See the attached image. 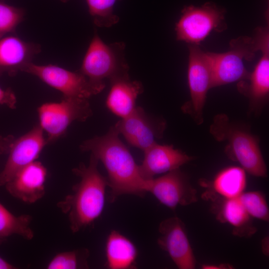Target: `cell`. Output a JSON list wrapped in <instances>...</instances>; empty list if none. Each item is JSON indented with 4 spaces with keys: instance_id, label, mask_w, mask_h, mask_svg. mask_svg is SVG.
I'll return each instance as SVG.
<instances>
[{
    "instance_id": "26",
    "label": "cell",
    "mask_w": 269,
    "mask_h": 269,
    "mask_svg": "<svg viewBox=\"0 0 269 269\" xmlns=\"http://www.w3.org/2000/svg\"><path fill=\"white\" fill-rule=\"evenodd\" d=\"M24 10L0 1V40L8 33L13 32L23 20Z\"/></svg>"
},
{
    "instance_id": "5",
    "label": "cell",
    "mask_w": 269,
    "mask_h": 269,
    "mask_svg": "<svg viewBox=\"0 0 269 269\" xmlns=\"http://www.w3.org/2000/svg\"><path fill=\"white\" fill-rule=\"evenodd\" d=\"M230 46L226 52H207L211 64V88L249 78L244 60L252 61L259 50L255 38L240 36L232 40Z\"/></svg>"
},
{
    "instance_id": "4",
    "label": "cell",
    "mask_w": 269,
    "mask_h": 269,
    "mask_svg": "<svg viewBox=\"0 0 269 269\" xmlns=\"http://www.w3.org/2000/svg\"><path fill=\"white\" fill-rule=\"evenodd\" d=\"M123 42L106 44L95 32L79 71L93 84L104 89V80L129 75Z\"/></svg>"
},
{
    "instance_id": "25",
    "label": "cell",
    "mask_w": 269,
    "mask_h": 269,
    "mask_svg": "<svg viewBox=\"0 0 269 269\" xmlns=\"http://www.w3.org/2000/svg\"><path fill=\"white\" fill-rule=\"evenodd\" d=\"M238 198L252 218L269 222V207L265 195L263 192L259 191H244Z\"/></svg>"
},
{
    "instance_id": "19",
    "label": "cell",
    "mask_w": 269,
    "mask_h": 269,
    "mask_svg": "<svg viewBox=\"0 0 269 269\" xmlns=\"http://www.w3.org/2000/svg\"><path fill=\"white\" fill-rule=\"evenodd\" d=\"M213 210L217 219L233 227V234L240 237H250L257 231L252 217L248 214L238 197H213Z\"/></svg>"
},
{
    "instance_id": "7",
    "label": "cell",
    "mask_w": 269,
    "mask_h": 269,
    "mask_svg": "<svg viewBox=\"0 0 269 269\" xmlns=\"http://www.w3.org/2000/svg\"><path fill=\"white\" fill-rule=\"evenodd\" d=\"M37 112L38 125L47 134V144L63 135L72 123L84 122L93 114L88 99L67 97L59 102L44 103Z\"/></svg>"
},
{
    "instance_id": "21",
    "label": "cell",
    "mask_w": 269,
    "mask_h": 269,
    "mask_svg": "<svg viewBox=\"0 0 269 269\" xmlns=\"http://www.w3.org/2000/svg\"><path fill=\"white\" fill-rule=\"evenodd\" d=\"M246 185L245 170L241 167L231 166L217 173L212 181L211 187L217 197L233 198L243 193Z\"/></svg>"
},
{
    "instance_id": "29",
    "label": "cell",
    "mask_w": 269,
    "mask_h": 269,
    "mask_svg": "<svg viewBox=\"0 0 269 269\" xmlns=\"http://www.w3.org/2000/svg\"><path fill=\"white\" fill-rule=\"evenodd\" d=\"M203 269H229L233 267L229 264H221L220 265L204 264L202 266Z\"/></svg>"
},
{
    "instance_id": "2",
    "label": "cell",
    "mask_w": 269,
    "mask_h": 269,
    "mask_svg": "<svg viewBox=\"0 0 269 269\" xmlns=\"http://www.w3.org/2000/svg\"><path fill=\"white\" fill-rule=\"evenodd\" d=\"M99 160L91 153L89 164L81 163L72 172L80 181L57 207L68 218L73 233L90 226L101 215L105 205L106 177L98 169Z\"/></svg>"
},
{
    "instance_id": "13",
    "label": "cell",
    "mask_w": 269,
    "mask_h": 269,
    "mask_svg": "<svg viewBox=\"0 0 269 269\" xmlns=\"http://www.w3.org/2000/svg\"><path fill=\"white\" fill-rule=\"evenodd\" d=\"M47 144L44 131L38 124L25 134L15 138L7 161L0 172V186H4L17 171L35 161Z\"/></svg>"
},
{
    "instance_id": "31",
    "label": "cell",
    "mask_w": 269,
    "mask_h": 269,
    "mask_svg": "<svg viewBox=\"0 0 269 269\" xmlns=\"http://www.w3.org/2000/svg\"><path fill=\"white\" fill-rule=\"evenodd\" d=\"M61 0L63 2H66L67 1H68V0Z\"/></svg>"
},
{
    "instance_id": "16",
    "label": "cell",
    "mask_w": 269,
    "mask_h": 269,
    "mask_svg": "<svg viewBox=\"0 0 269 269\" xmlns=\"http://www.w3.org/2000/svg\"><path fill=\"white\" fill-rule=\"evenodd\" d=\"M40 51L37 44L26 42L16 36L3 37L0 40V77L4 73L14 76L22 71Z\"/></svg>"
},
{
    "instance_id": "22",
    "label": "cell",
    "mask_w": 269,
    "mask_h": 269,
    "mask_svg": "<svg viewBox=\"0 0 269 269\" xmlns=\"http://www.w3.org/2000/svg\"><path fill=\"white\" fill-rule=\"evenodd\" d=\"M32 220L30 215H13L0 203V244L13 235H19L26 240H31L34 237L30 226Z\"/></svg>"
},
{
    "instance_id": "12",
    "label": "cell",
    "mask_w": 269,
    "mask_h": 269,
    "mask_svg": "<svg viewBox=\"0 0 269 269\" xmlns=\"http://www.w3.org/2000/svg\"><path fill=\"white\" fill-rule=\"evenodd\" d=\"M158 232L159 247L167 253L176 267L195 269L196 259L181 220L176 216L163 220L159 225Z\"/></svg>"
},
{
    "instance_id": "11",
    "label": "cell",
    "mask_w": 269,
    "mask_h": 269,
    "mask_svg": "<svg viewBox=\"0 0 269 269\" xmlns=\"http://www.w3.org/2000/svg\"><path fill=\"white\" fill-rule=\"evenodd\" d=\"M146 191L173 210L178 205H189L198 200L196 190L191 184L187 175L180 168L148 180Z\"/></svg>"
},
{
    "instance_id": "6",
    "label": "cell",
    "mask_w": 269,
    "mask_h": 269,
    "mask_svg": "<svg viewBox=\"0 0 269 269\" xmlns=\"http://www.w3.org/2000/svg\"><path fill=\"white\" fill-rule=\"evenodd\" d=\"M225 12L224 8L211 2L200 6H185L176 23V39L199 45L213 30L221 32L226 29Z\"/></svg>"
},
{
    "instance_id": "24",
    "label": "cell",
    "mask_w": 269,
    "mask_h": 269,
    "mask_svg": "<svg viewBox=\"0 0 269 269\" xmlns=\"http://www.w3.org/2000/svg\"><path fill=\"white\" fill-rule=\"evenodd\" d=\"M117 0H86L89 13L96 26L110 27L119 22V16L114 13V6Z\"/></svg>"
},
{
    "instance_id": "10",
    "label": "cell",
    "mask_w": 269,
    "mask_h": 269,
    "mask_svg": "<svg viewBox=\"0 0 269 269\" xmlns=\"http://www.w3.org/2000/svg\"><path fill=\"white\" fill-rule=\"evenodd\" d=\"M114 126L129 144L143 151L162 137L166 123L162 119L148 115L141 107L136 106Z\"/></svg>"
},
{
    "instance_id": "27",
    "label": "cell",
    "mask_w": 269,
    "mask_h": 269,
    "mask_svg": "<svg viewBox=\"0 0 269 269\" xmlns=\"http://www.w3.org/2000/svg\"><path fill=\"white\" fill-rule=\"evenodd\" d=\"M16 98L10 88L3 89L0 87V105H5L11 109L16 107Z\"/></svg>"
},
{
    "instance_id": "15",
    "label": "cell",
    "mask_w": 269,
    "mask_h": 269,
    "mask_svg": "<svg viewBox=\"0 0 269 269\" xmlns=\"http://www.w3.org/2000/svg\"><path fill=\"white\" fill-rule=\"evenodd\" d=\"M143 152V160L138 168L140 176L146 180L152 179L157 174L179 168L192 159V157L172 145H161L157 142Z\"/></svg>"
},
{
    "instance_id": "8",
    "label": "cell",
    "mask_w": 269,
    "mask_h": 269,
    "mask_svg": "<svg viewBox=\"0 0 269 269\" xmlns=\"http://www.w3.org/2000/svg\"><path fill=\"white\" fill-rule=\"evenodd\" d=\"M22 71L33 75L61 92L63 97L88 99L104 89L94 85L79 71L73 72L55 65L28 63Z\"/></svg>"
},
{
    "instance_id": "18",
    "label": "cell",
    "mask_w": 269,
    "mask_h": 269,
    "mask_svg": "<svg viewBox=\"0 0 269 269\" xmlns=\"http://www.w3.org/2000/svg\"><path fill=\"white\" fill-rule=\"evenodd\" d=\"M109 81L111 87L106 105L113 114L123 118L135 108L136 100L143 92V87L140 82L132 80L129 74Z\"/></svg>"
},
{
    "instance_id": "1",
    "label": "cell",
    "mask_w": 269,
    "mask_h": 269,
    "mask_svg": "<svg viewBox=\"0 0 269 269\" xmlns=\"http://www.w3.org/2000/svg\"><path fill=\"white\" fill-rule=\"evenodd\" d=\"M119 134L113 126L105 134L87 139L80 145L82 151H90L104 164L108 173L112 202L123 195L142 197L146 193L147 180L140 176L138 165L119 138Z\"/></svg>"
},
{
    "instance_id": "14",
    "label": "cell",
    "mask_w": 269,
    "mask_h": 269,
    "mask_svg": "<svg viewBox=\"0 0 269 269\" xmlns=\"http://www.w3.org/2000/svg\"><path fill=\"white\" fill-rule=\"evenodd\" d=\"M47 169L43 164L34 161L23 167L5 185L12 197L26 204H33L45 195Z\"/></svg>"
},
{
    "instance_id": "30",
    "label": "cell",
    "mask_w": 269,
    "mask_h": 269,
    "mask_svg": "<svg viewBox=\"0 0 269 269\" xmlns=\"http://www.w3.org/2000/svg\"><path fill=\"white\" fill-rule=\"evenodd\" d=\"M15 267L0 257V269H14Z\"/></svg>"
},
{
    "instance_id": "17",
    "label": "cell",
    "mask_w": 269,
    "mask_h": 269,
    "mask_svg": "<svg viewBox=\"0 0 269 269\" xmlns=\"http://www.w3.org/2000/svg\"><path fill=\"white\" fill-rule=\"evenodd\" d=\"M255 38L258 49L262 55L250 74V84L245 91L251 103L258 105L263 102L269 92V33L268 27H260L256 30Z\"/></svg>"
},
{
    "instance_id": "3",
    "label": "cell",
    "mask_w": 269,
    "mask_h": 269,
    "mask_svg": "<svg viewBox=\"0 0 269 269\" xmlns=\"http://www.w3.org/2000/svg\"><path fill=\"white\" fill-rule=\"evenodd\" d=\"M210 133L219 141L227 142L226 152L246 172L260 177L267 176V168L256 137L242 127L230 122L227 116H215Z\"/></svg>"
},
{
    "instance_id": "28",
    "label": "cell",
    "mask_w": 269,
    "mask_h": 269,
    "mask_svg": "<svg viewBox=\"0 0 269 269\" xmlns=\"http://www.w3.org/2000/svg\"><path fill=\"white\" fill-rule=\"evenodd\" d=\"M15 138L13 135H0V154H8Z\"/></svg>"
},
{
    "instance_id": "20",
    "label": "cell",
    "mask_w": 269,
    "mask_h": 269,
    "mask_svg": "<svg viewBox=\"0 0 269 269\" xmlns=\"http://www.w3.org/2000/svg\"><path fill=\"white\" fill-rule=\"evenodd\" d=\"M138 252L134 243L119 231L112 230L106 244V266L110 269H135Z\"/></svg>"
},
{
    "instance_id": "23",
    "label": "cell",
    "mask_w": 269,
    "mask_h": 269,
    "mask_svg": "<svg viewBox=\"0 0 269 269\" xmlns=\"http://www.w3.org/2000/svg\"><path fill=\"white\" fill-rule=\"evenodd\" d=\"M90 252L86 248L66 251L56 254L48 264L47 269H78L89 268Z\"/></svg>"
},
{
    "instance_id": "9",
    "label": "cell",
    "mask_w": 269,
    "mask_h": 269,
    "mask_svg": "<svg viewBox=\"0 0 269 269\" xmlns=\"http://www.w3.org/2000/svg\"><path fill=\"white\" fill-rule=\"evenodd\" d=\"M188 82L191 100L183 110L191 113L195 122H203V111L208 91L211 88V64L208 52L198 45L189 44Z\"/></svg>"
}]
</instances>
